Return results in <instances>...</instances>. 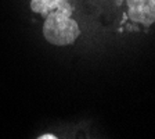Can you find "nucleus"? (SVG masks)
Listing matches in <instances>:
<instances>
[{
  "label": "nucleus",
  "mask_w": 155,
  "mask_h": 139,
  "mask_svg": "<svg viewBox=\"0 0 155 139\" xmlns=\"http://www.w3.org/2000/svg\"><path fill=\"white\" fill-rule=\"evenodd\" d=\"M61 2H64V0H32L31 2V10L33 13L46 17L50 11L57 9Z\"/></svg>",
  "instance_id": "7ed1b4c3"
},
{
  "label": "nucleus",
  "mask_w": 155,
  "mask_h": 139,
  "mask_svg": "<svg viewBox=\"0 0 155 139\" xmlns=\"http://www.w3.org/2000/svg\"><path fill=\"white\" fill-rule=\"evenodd\" d=\"M127 16L133 23L150 26L155 23V0H126Z\"/></svg>",
  "instance_id": "f03ea898"
},
{
  "label": "nucleus",
  "mask_w": 155,
  "mask_h": 139,
  "mask_svg": "<svg viewBox=\"0 0 155 139\" xmlns=\"http://www.w3.org/2000/svg\"><path fill=\"white\" fill-rule=\"evenodd\" d=\"M43 24V36L48 43L54 46H68L75 43L79 35L81 29L75 19L64 13L58 11L57 9L50 11L45 17Z\"/></svg>",
  "instance_id": "f257e3e1"
},
{
  "label": "nucleus",
  "mask_w": 155,
  "mask_h": 139,
  "mask_svg": "<svg viewBox=\"0 0 155 139\" xmlns=\"http://www.w3.org/2000/svg\"><path fill=\"white\" fill-rule=\"evenodd\" d=\"M39 139H57V136L51 135V134H47V135H42V136H38Z\"/></svg>",
  "instance_id": "20e7f679"
}]
</instances>
